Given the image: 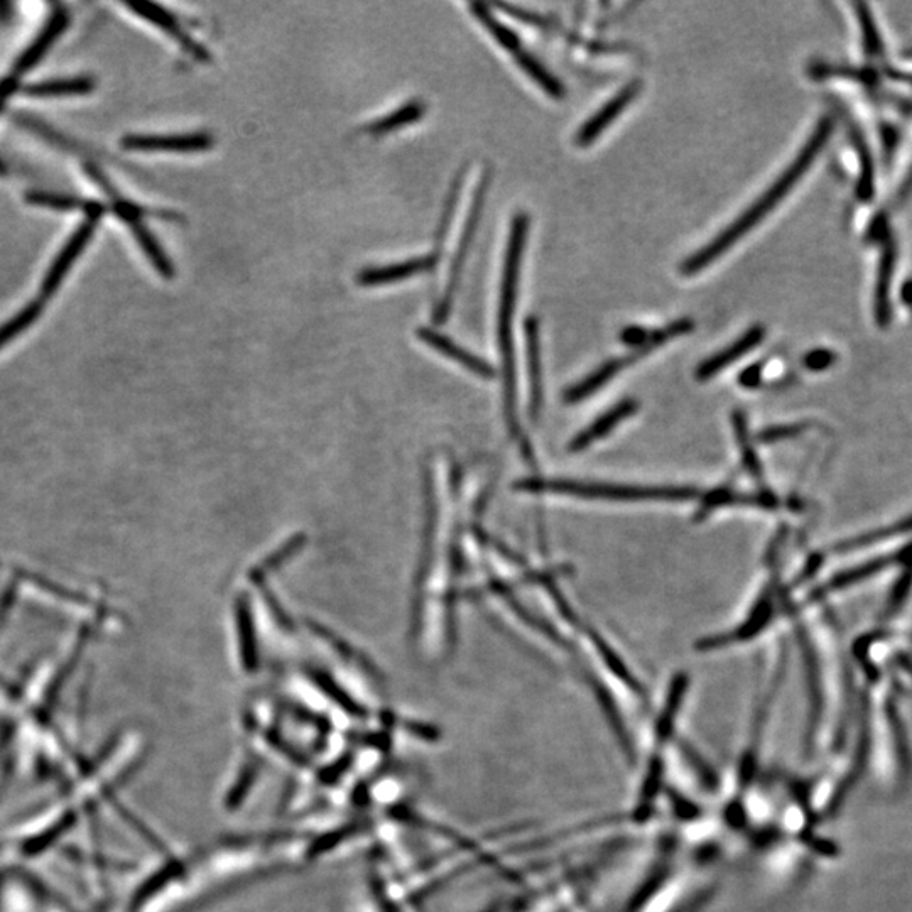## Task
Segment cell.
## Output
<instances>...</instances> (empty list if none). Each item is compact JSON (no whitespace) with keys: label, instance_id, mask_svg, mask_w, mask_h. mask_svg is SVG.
Masks as SVG:
<instances>
[{"label":"cell","instance_id":"cell-1","mask_svg":"<svg viewBox=\"0 0 912 912\" xmlns=\"http://www.w3.org/2000/svg\"><path fill=\"white\" fill-rule=\"evenodd\" d=\"M831 132H833V119L823 117L816 125L815 132L811 134L808 142L799 152L798 158L794 159L791 166L777 178L776 183L760 196L747 212L742 213L732 225H728L722 234L717 235L710 244L698 250L688 261L684 262L681 266L684 276H695L698 272L703 271L712 262L720 259L728 249H732L733 245L737 244L744 235L749 234L757 223L762 222L767 213L772 212L779 205V201L793 190L794 185L813 166L821 149L825 147L826 142L830 141Z\"/></svg>","mask_w":912,"mask_h":912},{"label":"cell","instance_id":"cell-2","mask_svg":"<svg viewBox=\"0 0 912 912\" xmlns=\"http://www.w3.org/2000/svg\"><path fill=\"white\" fill-rule=\"evenodd\" d=\"M529 215L519 212L512 218L511 232L507 239L505 249L504 271H502V284H500L499 301V347L500 355L504 360L505 377V408L507 418L512 423L514 418V404H516V359H514V316H516L517 293H519V277H521L522 254L526 247L527 232H529Z\"/></svg>","mask_w":912,"mask_h":912},{"label":"cell","instance_id":"cell-3","mask_svg":"<svg viewBox=\"0 0 912 912\" xmlns=\"http://www.w3.org/2000/svg\"><path fill=\"white\" fill-rule=\"evenodd\" d=\"M527 492H553L583 499L617 500V502H683L693 499L696 490L686 487H632V485L588 484L575 480L531 478L519 484Z\"/></svg>","mask_w":912,"mask_h":912},{"label":"cell","instance_id":"cell-4","mask_svg":"<svg viewBox=\"0 0 912 912\" xmlns=\"http://www.w3.org/2000/svg\"><path fill=\"white\" fill-rule=\"evenodd\" d=\"M490 183H492V168L485 166L482 178L478 181L477 190L472 196V205H470V210H468L467 222H465V227H463L462 237L458 240L455 254H453L445 293L436 304L435 313H433V321H435L436 325H441L450 316L451 306H453L456 291H458V284L462 281L463 267H465V262H467L468 252H470L473 239L477 235L478 223H480L482 212H484Z\"/></svg>","mask_w":912,"mask_h":912},{"label":"cell","instance_id":"cell-5","mask_svg":"<svg viewBox=\"0 0 912 912\" xmlns=\"http://www.w3.org/2000/svg\"><path fill=\"white\" fill-rule=\"evenodd\" d=\"M102 215H104V208L92 213V215H88L87 220L76 228L75 234L71 235L65 247L60 250L56 261L51 264L48 274L44 277L43 286H41L43 298H49L51 294L56 293V289L60 288L61 281L70 272L76 259L80 257L83 250L87 249L88 242L92 240L98 220H100Z\"/></svg>","mask_w":912,"mask_h":912},{"label":"cell","instance_id":"cell-6","mask_svg":"<svg viewBox=\"0 0 912 912\" xmlns=\"http://www.w3.org/2000/svg\"><path fill=\"white\" fill-rule=\"evenodd\" d=\"M441 245L435 252H429L424 256L413 257L406 261L386 264V266L367 267L362 269L357 276V283L362 288H377V286H387V284L399 283L404 279L426 274V272L435 269L436 264L440 262Z\"/></svg>","mask_w":912,"mask_h":912},{"label":"cell","instance_id":"cell-7","mask_svg":"<svg viewBox=\"0 0 912 912\" xmlns=\"http://www.w3.org/2000/svg\"><path fill=\"white\" fill-rule=\"evenodd\" d=\"M125 7L134 12L136 16L146 19L147 22H151L154 26H158L161 31H164L171 38L176 39V43L180 44L185 51H188L195 60L201 61V63L212 61V53L208 51L207 46L198 43L190 33H186L180 21L171 12L166 11L164 7L158 6V4H149V2H129V4H125Z\"/></svg>","mask_w":912,"mask_h":912},{"label":"cell","instance_id":"cell-8","mask_svg":"<svg viewBox=\"0 0 912 912\" xmlns=\"http://www.w3.org/2000/svg\"><path fill=\"white\" fill-rule=\"evenodd\" d=\"M127 151L136 152H176V154H195L212 149L215 144L210 132H191V134H171V136H127L120 141Z\"/></svg>","mask_w":912,"mask_h":912},{"label":"cell","instance_id":"cell-9","mask_svg":"<svg viewBox=\"0 0 912 912\" xmlns=\"http://www.w3.org/2000/svg\"><path fill=\"white\" fill-rule=\"evenodd\" d=\"M641 90V80H632L629 85H625L610 102H607L602 109L598 110L597 114L587 120V124L581 127L578 134H576V144L585 147L597 141L608 125L612 124L639 97Z\"/></svg>","mask_w":912,"mask_h":912},{"label":"cell","instance_id":"cell-10","mask_svg":"<svg viewBox=\"0 0 912 912\" xmlns=\"http://www.w3.org/2000/svg\"><path fill=\"white\" fill-rule=\"evenodd\" d=\"M897 249L891 237L882 240L879 271L875 281L874 313L875 321L880 328L891 323V288L894 271H896Z\"/></svg>","mask_w":912,"mask_h":912},{"label":"cell","instance_id":"cell-11","mask_svg":"<svg viewBox=\"0 0 912 912\" xmlns=\"http://www.w3.org/2000/svg\"><path fill=\"white\" fill-rule=\"evenodd\" d=\"M764 335H766V330L762 326H752L749 332H745L737 342H733L730 347L723 348L722 352L715 353L713 357L706 359L696 370V379L708 380L712 379L713 375L720 374L723 369H727L728 365L742 359L752 348L760 345L764 340Z\"/></svg>","mask_w":912,"mask_h":912},{"label":"cell","instance_id":"cell-12","mask_svg":"<svg viewBox=\"0 0 912 912\" xmlns=\"http://www.w3.org/2000/svg\"><path fill=\"white\" fill-rule=\"evenodd\" d=\"M636 411L637 402L632 401V399H625V401L615 404L614 408L607 411V413H603L597 421H593L587 429L581 431L580 435L573 438L570 443V451L576 453V451L587 450L588 446L605 438L612 429L617 428L622 421H625Z\"/></svg>","mask_w":912,"mask_h":912},{"label":"cell","instance_id":"cell-13","mask_svg":"<svg viewBox=\"0 0 912 912\" xmlns=\"http://www.w3.org/2000/svg\"><path fill=\"white\" fill-rule=\"evenodd\" d=\"M66 24H68V16H66L65 12H58V14L49 19L48 24L44 26L43 33L34 39V43L17 60L11 75L14 80H19L22 75H26L28 71L33 70L34 66L38 65L39 61L43 60L44 55L48 53V49L53 46L56 39L60 38L61 33L65 31Z\"/></svg>","mask_w":912,"mask_h":912},{"label":"cell","instance_id":"cell-14","mask_svg":"<svg viewBox=\"0 0 912 912\" xmlns=\"http://www.w3.org/2000/svg\"><path fill=\"white\" fill-rule=\"evenodd\" d=\"M418 337L428 347L435 348L438 352L450 357L451 360H455L458 364H462L463 367H467L468 370H472L475 374L482 375V377H492L494 375V370L487 362L478 359L472 353H468L465 348L458 347L455 342H451L450 338L441 335L433 328H419Z\"/></svg>","mask_w":912,"mask_h":912},{"label":"cell","instance_id":"cell-15","mask_svg":"<svg viewBox=\"0 0 912 912\" xmlns=\"http://www.w3.org/2000/svg\"><path fill=\"white\" fill-rule=\"evenodd\" d=\"M772 607L771 598L764 597L760 600L757 605H755L754 612L750 614L749 619L745 622L744 625H740L739 629L733 630L732 634H727V636L712 637V639H705L698 644L700 651H710V649H717V647L725 646V644H730V642H742L749 641L752 637L757 636L760 630L764 629L769 620L772 617Z\"/></svg>","mask_w":912,"mask_h":912},{"label":"cell","instance_id":"cell-16","mask_svg":"<svg viewBox=\"0 0 912 912\" xmlns=\"http://www.w3.org/2000/svg\"><path fill=\"white\" fill-rule=\"evenodd\" d=\"M527 364L531 375V409L534 416H538L541 402H543V367H541V340H539V325L536 318H527L526 326Z\"/></svg>","mask_w":912,"mask_h":912},{"label":"cell","instance_id":"cell-17","mask_svg":"<svg viewBox=\"0 0 912 912\" xmlns=\"http://www.w3.org/2000/svg\"><path fill=\"white\" fill-rule=\"evenodd\" d=\"M426 114V104L423 100H411L408 104L401 105L399 109L394 110L391 114L384 115L380 119L374 120L372 124L365 127V132L374 134V136H384L389 132L399 131L402 127L418 122Z\"/></svg>","mask_w":912,"mask_h":912},{"label":"cell","instance_id":"cell-18","mask_svg":"<svg viewBox=\"0 0 912 912\" xmlns=\"http://www.w3.org/2000/svg\"><path fill=\"white\" fill-rule=\"evenodd\" d=\"M847 125L850 141L857 149L858 163H860L857 193L862 200L867 201L874 196V161H872L869 144L865 141L864 134L858 129L857 124L847 117Z\"/></svg>","mask_w":912,"mask_h":912},{"label":"cell","instance_id":"cell-19","mask_svg":"<svg viewBox=\"0 0 912 912\" xmlns=\"http://www.w3.org/2000/svg\"><path fill=\"white\" fill-rule=\"evenodd\" d=\"M93 85L90 78H63V80H48V82L34 83L24 88V93L28 97L34 98H58V97H76V95H87L92 92Z\"/></svg>","mask_w":912,"mask_h":912},{"label":"cell","instance_id":"cell-20","mask_svg":"<svg viewBox=\"0 0 912 912\" xmlns=\"http://www.w3.org/2000/svg\"><path fill=\"white\" fill-rule=\"evenodd\" d=\"M127 225L131 228L132 234L136 237L137 242L141 245V249L144 250V254H146L147 259L151 261L154 269H156L161 276L166 277V279L174 277L173 262L169 261L168 254H166L163 247L159 245L158 239L147 230L146 225L142 222V218H134L131 222H127Z\"/></svg>","mask_w":912,"mask_h":912},{"label":"cell","instance_id":"cell-21","mask_svg":"<svg viewBox=\"0 0 912 912\" xmlns=\"http://www.w3.org/2000/svg\"><path fill=\"white\" fill-rule=\"evenodd\" d=\"M870 752V718H869V705H865L864 718H862V730H860V742H858L857 750V759H855V766H853L850 776L843 781L842 788L838 789L835 794V798L831 801L830 809L835 811L836 806L842 804L843 799L847 796L848 791L852 788L853 784L857 782L858 777L862 776L865 766H867V760H869Z\"/></svg>","mask_w":912,"mask_h":912},{"label":"cell","instance_id":"cell-22","mask_svg":"<svg viewBox=\"0 0 912 912\" xmlns=\"http://www.w3.org/2000/svg\"><path fill=\"white\" fill-rule=\"evenodd\" d=\"M468 7H470V11H472L475 19H477L480 24H484L485 29L494 36L495 41H497L502 48L511 51L512 55L521 49L519 36H517L512 29L507 28L505 24H502V22L492 14L489 7L482 4V2H473V4H470Z\"/></svg>","mask_w":912,"mask_h":912},{"label":"cell","instance_id":"cell-23","mask_svg":"<svg viewBox=\"0 0 912 912\" xmlns=\"http://www.w3.org/2000/svg\"><path fill=\"white\" fill-rule=\"evenodd\" d=\"M512 56L516 58L517 65L521 66L522 71L531 76L532 80L538 83L539 87L543 88L549 97L556 98V100H561V98L565 97V87L561 85L560 80L554 78L534 56L529 55L522 48Z\"/></svg>","mask_w":912,"mask_h":912},{"label":"cell","instance_id":"cell-24","mask_svg":"<svg viewBox=\"0 0 912 912\" xmlns=\"http://www.w3.org/2000/svg\"><path fill=\"white\" fill-rule=\"evenodd\" d=\"M730 504L760 505V507L771 509V507H776L777 502L772 495H737L733 494V492H728V490H717V492H712L703 500L700 511H698V517H705L706 514H710L718 507Z\"/></svg>","mask_w":912,"mask_h":912},{"label":"cell","instance_id":"cell-25","mask_svg":"<svg viewBox=\"0 0 912 912\" xmlns=\"http://www.w3.org/2000/svg\"><path fill=\"white\" fill-rule=\"evenodd\" d=\"M41 313H43V303L34 301V303L28 304L26 308H22L14 318L0 326V348L6 347L7 343H11L14 338L19 337L22 332H26L28 328H31V325L38 320Z\"/></svg>","mask_w":912,"mask_h":912},{"label":"cell","instance_id":"cell-26","mask_svg":"<svg viewBox=\"0 0 912 912\" xmlns=\"http://www.w3.org/2000/svg\"><path fill=\"white\" fill-rule=\"evenodd\" d=\"M896 560L897 556H891V558H882V560H875L872 561V563H867V565L858 566V568H855V570L852 571H845L842 575L835 576L826 587L820 588L815 595L816 597H821V595L833 592V590H838V588H845L848 587V585H853V583H857V581L864 580L867 576L874 575L877 571L884 570L885 566Z\"/></svg>","mask_w":912,"mask_h":912},{"label":"cell","instance_id":"cell-27","mask_svg":"<svg viewBox=\"0 0 912 912\" xmlns=\"http://www.w3.org/2000/svg\"><path fill=\"white\" fill-rule=\"evenodd\" d=\"M857 9L858 24H860V33L864 39V48L870 58H880L884 55V44L880 38L879 29L875 26L874 17L870 12L869 6L865 4H855Z\"/></svg>","mask_w":912,"mask_h":912},{"label":"cell","instance_id":"cell-28","mask_svg":"<svg viewBox=\"0 0 912 912\" xmlns=\"http://www.w3.org/2000/svg\"><path fill=\"white\" fill-rule=\"evenodd\" d=\"M887 718H889V723H891L892 737H894V742H896L899 764H901L902 771L907 772L911 769V752H909V744H907L906 730H904V725H902L896 706L891 705V703L887 705Z\"/></svg>","mask_w":912,"mask_h":912},{"label":"cell","instance_id":"cell-29","mask_svg":"<svg viewBox=\"0 0 912 912\" xmlns=\"http://www.w3.org/2000/svg\"><path fill=\"white\" fill-rule=\"evenodd\" d=\"M588 636H590V639H592L593 644L597 646L598 652H600V656L605 659V663L608 664V668L612 669V671H614V673L617 674L619 678L624 679L625 683L629 684L630 688H636V691H639V686H637L636 681L630 678L629 671L625 669L624 664L620 663V659L617 657V654L612 651V647L605 644V641H603L602 637H600V634H597V632L590 630V632H588Z\"/></svg>","mask_w":912,"mask_h":912},{"label":"cell","instance_id":"cell-30","mask_svg":"<svg viewBox=\"0 0 912 912\" xmlns=\"http://www.w3.org/2000/svg\"><path fill=\"white\" fill-rule=\"evenodd\" d=\"M28 200L33 203V205H38V207L44 208H53V210H75V208H83V210H90L92 203L90 205H83V201L75 200L71 196L63 195H51V193H31L28 195Z\"/></svg>","mask_w":912,"mask_h":912},{"label":"cell","instance_id":"cell-31","mask_svg":"<svg viewBox=\"0 0 912 912\" xmlns=\"http://www.w3.org/2000/svg\"><path fill=\"white\" fill-rule=\"evenodd\" d=\"M735 431H737V438H739L740 450H742V455H744L745 468L749 470L752 477L759 478V460H757V455H755V451L750 446L747 426H745V418L742 414H735Z\"/></svg>","mask_w":912,"mask_h":912},{"label":"cell","instance_id":"cell-32","mask_svg":"<svg viewBox=\"0 0 912 912\" xmlns=\"http://www.w3.org/2000/svg\"><path fill=\"white\" fill-rule=\"evenodd\" d=\"M835 362V353L830 350H815L804 357V367L809 370L828 369Z\"/></svg>","mask_w":912,"mask_h":912},{"label":"cell","instance_id":"cell-33","mask_svg":"<svg viewBox=\"0 0 912 912\" xmlns=\"http://www.w3.org/2000/svg\"><path fill=\"white\" fill-rule=\"evenodd\" d=\"M801 429H803V426H774V428L766 429L764 433H760L759 440L764 441V443L779 441L782 438L798 435Z\"/></svg>","mask_w":912,"mask_h":912},{"label":"cell","instance_id":"cell-34","mask_svg":"<svg viewBox=\"0 0 912 912\" xmlns=\"http://www.w3.org/2000/svg\"><path fill=\"white\" fill-rule=\"evenodd\" d=\"M762 370H764V365L762 364H755L747 367V369L739 375L740 386L747 387V389H754V387L759 386L760 379H762Z\"/></svg>","mask_w":912,"mask_h":912},{"label":"cell","instance_id":"cell-35","mask_svg":"<svg viewBox=\"0 0 912 912\" xmlns=\"http://www.w3.org/2000/svg\"><path fill=\"white\" fill-rule=\"evenodd\" d=\"M911 193H912V166H911V169H909V173H907L906 178H904V181H902L901 188H899V191H897V196H896L897 203H901V201L906 200L907 196L911 195Z\"/></svg>","mask_w":912,"mask_h":912},{"label":"cell","instance_id":"cell-36","mask_svg":"<svg viewBox=\"0 0 912 912\" xmlns=\"http://www.w3.org/2000/svg\"><path fill=\"white\" fill-rule=\"evenodd\" d=\"M902 301L906 304H912V281L907 283L902 289Z\"/></svg>","mask_w":912,"mask_h":912},{"label":"cell","instance_id":"cell-37","mask_svg":"<svg viewBox=\"0 0 912 912\" xmlns=\"http://www.w3.org/2000/svg\"><path fill=\"white\" fill-rule=\"evenodd\" d=\"M907 56H909V58H912V48L907 49Z\"/></svg>","mask_w":912,"mask_h":912}]
</instances>
